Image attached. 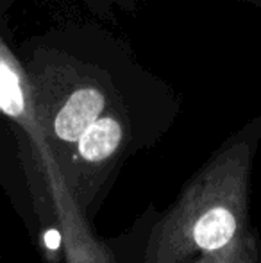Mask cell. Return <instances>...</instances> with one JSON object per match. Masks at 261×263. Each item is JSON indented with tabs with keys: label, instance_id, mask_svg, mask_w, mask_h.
Wrapping results in <instances>:
<instances>
[{
	"label": "cell",
	"instance_id": "cell-4",
	"mask_svg": "<svg viewBox=\"0 0 261 263\" xmlns=\"http://www.w3.org/2000/svg\"><path fill=\"white\" fill-rule=\"evenodd\" d=\"M138 2H142V0H84V4L95 13H111L115 9L127 11Z\"/></svg>",
	"mask_w": 261,
	"mask_h": 263
},
{
	"label": "cell",
	"instance_id": "cell-1",
	"mask_svg": "<svg viewBox=\"0 0 261 263\" xmlns=\"http://www.w3.org/2000/svg\"><path fill=\"white\" fill-rule=\"evenodd\" d=\"M36 111L50 115L57 140L75 143L84 131L149 72L126 43L104 29H56L20 50Z\"/></svg>",
	"mask_w": 261,
	"mask_h": 263
},
{
	"label": "cell",
	"instance_id": "cell-2",
	"mask_svg": "<svg viewBox=\"0 0 261 263\" xmlns=\"http://www.w3.org/2000/svg\"><path fill=\"white\" fill-rule=\"evenodd\" d=\"M124 120L118 115V106L108 109L97 118L77 140L79 154L90 163H101L116 153L124 140Z\"/></svg>",
	"mask_w": 261,
	"mask_h": 263
},
{
	"label": "cell",
	"instance_id": "cell-7",
	"mask_svg": "<svg viewBox=\"0 0 261 263\" xmlns=\"http://www.w3.org/2000/svg\"><path fill=\"white\" fill-rule=\"evenodd\" d=\"M244 2H249V4H252V6H256L261 9V0H244Z\"/></svg>",
	"mask_w": 261,
	"mask_h": 263
},
{
	"label": "cell",
	"instance_id": "cell-5",
	"mask_svg": "<svg viewBox=\"0 0 261 263\" xmlns=\"http://www.w3.org/2000/svg\"><path fill=\"white\" fill-rule=\"evenodd\" d=\"M45 243L49 249H57V247L61 246V235L59 231H56V229H50V231L45 233Z\"/></svg>",
	"mask_w": 261,
	"mask_h": 263
},
{
	"label": "cell",
	"instance_id": "cell-6",
	"mask_svg": "<svg viewBox=\"0 0 261 263\" xmlns=\"http://www.w3.org/2000/svg\"><path fill=\"white\" fill-rule=\"evenodd\" d=\"M11 2H13V0H0V14L7 9V6H11Z\"/></svg>",
	"mask_w": 261,
	"mask_h": 263
},
{
	"label": "cell",
	"instance_id": "cell-3",
	"mask_svg": "<svg viewBox=\"0 0 261 263\" xmlns=\"http://www.w3.org/2000/svg\"><path fill=\"white\" fill-rule=\"evenodd\" d=\"M236 229L234 217L224 208H216L202 215L193 229V238L197 246L206 251H215L224 247L231 240Z\"/></svg>",
	"mask_w": 261,
	"mask_h": 263
}]
</instances>
